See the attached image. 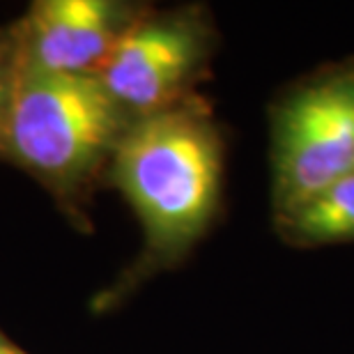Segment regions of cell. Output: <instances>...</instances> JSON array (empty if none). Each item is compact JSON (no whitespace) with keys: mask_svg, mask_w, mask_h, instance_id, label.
Here are the masks:
<instances>
[{"mask_svg":"<svg viewBox=\"0 0 354 354\" xmlns=\"http://www.w3.org/2000/svg\"><path fill=\"white\" fill-rule=\"evenodd\" d=\"M118 187L159 253L182 251L205 230L218 201L221 145L209 120L173 106L127 127L115 150Z\"/></svg>","mask_w":354,"mask_h":354,"instance_id":"6da1fadb","label":"cell"},{"mask_svg":"<svg viewBox=\"0 0 354 354\" xmlns=\"http://www.w3.org/2000/svg\"><path fill=\"white\" fill-rule=\"evenodd\" d=\"M124 133V111L99 76L51 74L17 62L0 147L35 177L67 191Z\"/></svg>","mask_w":354,"mask_h":354,"instance_id":"7a4b0ae2","label":"cell"},{"mask_svg":"<svg viewBox=\"0 0 354 354\" xmlns=\"http://www.w3.org/2000/svg\"><path fill=\"white\" fill-rule=\"evenodd\" d=\"M276 203L286 216L354 173V79H329L283 104L274 136Z\"/></svg>","mask_w":354,"mask_h":354,"instance_id":"3957f363","label":"cell"},{"mask_svg":"<svg viewBox=\"0 0 354 354\" xmlns=\"http://www.w3.org/2000/svg\"><path fill=\"white\" fill-rule=\"evenodd\" d=\"M201 28L187 19H154L129 26L99 72L124 113L154 115L173 109L203 60Z\"/></svg>","mask_w":354,"mask_h":354,"instance_id":"277c9868","label":"cell"},{"mask_svg":"<svg viewBox=\"0 0 354 354\" xmlns=\"http://www.w3.org/2000/svg\"><path fill=\"white\" fill-rule=\"evenodd\" d=\"M127 30L122 10L106 0H41L14 30L17 62L51 74L99 76Z\"/></svg>","mask_w":354,"mask_h":354,"instance_id":"5b68a950","label":"cell"},{"mask_svg":"<svg viewBox=\"0 0 354 354\" xmlns=\"http://www.w3.org/2000/svg\"><path fill=\"white\" fill-rule=\"evenodd\" d=\"M288 218L297 235L313 242L354 237V173L331 184Z\"/></svg>","mask_w":354,"mask_h":354,"instance_id":"8992f818","label":"cell"},{"mask_svg":"<svg viewBox=\"0 0 354 354\" xmlns=\"http://www.w3.org/2000/svg\"><path fill=\"white\" fill-rule=\"evenodd\" d=\"M14 76H17V41H14V32H7L0 35V136H3Z\"/></svg>","mask_w":354,"mask_h":354,"instance_id":"52a82bcc","label":"cell"},{"mask_svg":"<svg viewBox=\"0 0 354 354\" xmlns=\"http://www.w3.org/2000/svg\"><path fill=\"white\" fill-rule=\"evenodd\" d=\"M0 354H21V352H19V350H14L12 345H7V343L3 341V343H0Z\"/></svg>","mask_w":354,"mask_h":354,"instance_id":"ba28073f","label":"cell"},{"mask_svg":"<svg viewBox=\"0 0 354 354\" xmlns=\"http://www.w3.org/2000/svg\"><path fill=\"white\" fill-rule=\"evenodd\" d=\"M0 343H3V341H0Z\"/></svg>","mask_w":354,"mask_h":354,"instance_id":"9c48e42d","label":"cell"}]
</instances>
